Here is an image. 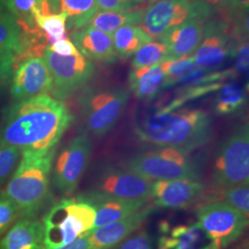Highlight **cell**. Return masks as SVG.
<instances>
[{
    "label": "cell",
    "instance_id": "1",
    "mask_svg": "<svg viewBox=\"0 0 249 249\" xmlns=\"http://www.w3.org/2000/svg\"><path fill=\"white\" fill-rule=\"evenodd\" d=\"M73 116L59 100L47 94L9 107L0 123V142L20 152H45L55 148Z\"/></svg>",
    "mask_w": 249,
    "mask_h": 249
},
{
    "label": "cell",
    "instance_id": "2",
    "mask_svg": "<svg viewBox=\"0 0 249 249\" xmlns=\"http://www.w3.org/2000/svg\"><path fill=\"white\" fill-rule=\"evenodd\" d=\"M135 133L142 142L190 152L211 142L213 125L202 110L163 107L143 116L136 124Z\"/></svg>",
    "mask_w": 249,
    "mask_h": 249
},
{
    "label": "cell",
    "instance_id": "3",
    "mask_svg": "<svg viewBox=\"0 0 249 249\" xmlns=\"http://www.w3.org/2000/svg\"><path fill=\"white\" fill-rule=\"evenodd\" d=\"M22 158L12 175L5 195L16 205L18 215L33 219L50 195V175L55 148L45 152H21Z\"/></svg>",
    "mask_w": 249,
    "mask_h": 249
},
{
    "label": "cell",
    "instance_id": "4",
    "mask_svg": "<svg viewBox=\"0 0 249 249\" xmlns=\"http://www.w3.org/2000/svg\"><path fill=\"white\" fill-rule=\"evenodd\" d=\"M95 210L83 199H63L43 218L44 246L55 249L71 244L93 229Z\"/></svg>",
    "mask_w": 249,
    "mask_h": 249
},
{
    "label": "cell",
    "instance_id": "5",
    "mask_svg": "<svg viewBox=\"0 0 249 249\" xmlns=\"http://www.w3.org/2000/svg\"><path fill=\"white\" fill-rule=\"evenodd\" d=\"M188 153L175 148L160 147L135 155L123 166L151 181L199 180L201 176L200 163L193 160Z\"/></svg>",
    "mask_w": 249,
    "mask_h": 249
},
{
    "label": "cell",
    "instance_id": "6",
    "mask_svg": "<svg viewBox=\"0 0 249 249\" xmlns=\"http://www.w3.org/2000/svg\"><path fill=\"white\" fill-rule=\"evenodd\" d=\"M130 91L124 87L91 89L80 98V112L85 128L95 137L111 131L122 115Z\"/></svg>",
    "mask_w": 249,
    "mask_h": 249
},
{
    "label": "cell",
    "instance_id": "7",
    "mask_svg": "<svg viewBox=\"0 0 249 249\" xmlns=\"http://www.w3.org/2000/svg\"><path fill=\"white\" fill-rule=\"evenodd\" d=\"M249 125L241 124L224 141L214 163L217 186L230 187L249 180Z\"/></svg>",
    "mask_w": 249,
    "mask_h": 249
},
{
    "label": "cell",
    "instance_id": "8",
    "mask_svg": "<svg viewBox=\"0 0 249 249\" xmlns=\"http://www.w3.org/2000/svg\"><path fill=\"white\" fill-rule=\"evenodd\" d=\"M43 59L51 74V93L56 100L67 98L86 84L94 73L93 64L81 53L60 55L46 48Z\"/></svg>",
    "mask_w": 249,
    "mask_h": 249
},
{
    "label": "cell",
    "instance_id": "9",
    "mask_svg": "<svg viewBox=\"0 0 249 249\" xmlns=\"http://www.w3.org/2000/svg\"><path fill=\"white\" fill-rule=\"evenodd\" d=\"M198 224L218 249L237 240L248 226L247 219L226 202L201 206L196 213Z\"/></svg>",
    "mask_w": 249,
    "mask_h": 249
},
{
    "label": "cell",
    "instance_id": "10",
    "mask_svg": "<svg viewBox=\"0 0 249 249\" xmlns=\"http://www.w3.org/2000/svg\"><path fill=\"white\" fill-rule=\"evenodd\" d=\"M92 144L89 136L81 134L68 143L54 162L53 184L63 194L73 192L89 165Z\"/></svg>",
    "mask_w": 249,
    "mask_h": 249
},
{
    "label": "cell",
    "instance_id": "11",
    "mask_svg": "<svg viewBox=\"0 0 249 249\" xmlns=\"http://www.w3.org/2000/svg\"><path fill=\"white\" fill-rule=\"evenodd\" d=\"M235 53L229 25L223 19H213L204 25L203 38L193 53L196 68L215 71Z\"/></svg>",
    "mask_w": 249,
    "mask_h": 249
},
{
    "label": "cell",
    "instance_id": "12",
    "mask_svg": "<svg viewBox=\"0 0 249 249\" xmlns=\"http://www.w3.org/2000/svg\"><path fill=\"white\" fill-rule=\"evenodd\" d=\"M152 181L130 170L107 165L101 170L94 191L105 196L139 202L151 198Z\"/></svg>",
    "mask_w": 249,
    "mask_h": 249
},
{
    "label": "cell",
    "instance_id": "13",
    "mask_svg": "<svg viewBox=\"0 0 249 249\" xmlns=\"http://www.w3.org/2000/svg\"><path fill=\"white\" fill-rule=\"evenodd\" d=\"M196 17L190 0H159L143 12L141 25L151 39H161L188 19Z\"/></svg>",
    "mask_w": 249,
    "mask_h": 249
},
{
    "label": "cell",
    "instance_id": "14",
    "mask_svg": "<svg viewBox=\"0 0 249 249\" xmlns=\"http://www.w3.org/2000/svg\"><path fill=\"white\" fill-rule=\"evenodd\" d=\"M53 80L43 58H33L16 70L10 92L18 101L35 98L51 92Z\"/></svg>",
    "mask_w": 249,
    "mask_h": 249
},
{
    "label": "cell",
    "instance_id": "15",
    "mask_svg": "<svg viewBox=\"0 0 249 249\" xmlns=\"http://www.w3.org/2000/svg\"><path fill=\"white\" fill-rule=\"evenodd\" d=\"M204 186L199 180L177 179L152 182L151 197L159 208L185 209L202 195Z\"/></svg>",
    "mask_w": 249,
    "mask_h": 249
},
{
    "label": "cell",
    "instance_id": "16",
    "mask_svg": "<svg viewBox=\"0 0 249 249\" xmlns=\"http://www.w3.org/2000/svg\"><path fill=\"white\" fill-rule=\"evenodd\" d=\"M153 209L151 206H147L122 220L92 229L87 233L92 247L94 249L115 248L142 226L144 221L153 212Z\"/></svg>",
    "mask_w": 249,
    "mask_h": 249
},
{
    "label": "cell",
    "instance_id": "17",
    "mask_svg": "<svg viewBox=\"0 0 249 249\" xmlns=\"http://www.w3.org/2000/svg\"><path fill=\"white\" fill-rule=\"evenodd\" d=\"M73 43L82 55L96 62L114 64L118 59L112 36L93 27L85 25L72 31Z\"/></svg>",
    "mask_w": 249,
    "mask_h": 249
},
{
    "label": "cell",
    "instance_id": "18",
    "mask_svg": "<svg viewBox=\"0 0 249 249\" xmlns=\"http://www.w3.org/2000/svg\"><path fill=\"white\" fill-rule=\"evenodd\" d=\"M80 198L89 203L95 210L93 229L122 220L135 213L147 203L105 196L94 190Z\"/></svg>",
    "mask_w": 249,
    "mask_h": 249
},
{
    "label": "cell",
    "instance_id": "19",
    "mask_svg": "<svg viewBox=\"0 0 249 249\" xmlns=\"http://www.w3.org/2000/svg\"><path fill=\"white\" fill-rule=\"evenodd\" d=\"M203 21L199 18H190L160 39L167 45L165 60L194 53L203 38Z\"/></svg>",
    "mask_w": 249,
    "mask_h": 249
},
{
    "label": "cell",
    "instance_id": "20",
    "mask_svg": "<svg viewBox=\"0 0 249 249\" xmlns=\"http://www.w3.org/2000/svg\"><path fill=\"white\" fill-rule=\"evenodd\" d=\"M160 230L162 234L158 241V249H217L198 223L178 225L170 230L163 224Z\"/></svg>",
    "mask_w": 249,
    "mask_h": 249
},
{
    "label": "cell",
    "instance_id": "21",
    "mask_svg": "<svg viewBox=\"0 0 249 249\" xmlns=\"http://www.w3.org/2000/svg\"><path fill=\"white\" fill-rule=\"evenodd\" d=\"M43 224L23 218L15 223L0 241V249H44Z\"/></svg>",
    "mask_w": 249,
    "mask_h": 249
},
{
    "label": "cell",
    "instance_id": "22",
    "mask_svg": "<svg viewBox=\"0 0 249 249\" xmlns=\"http://www.w3.org/2000/svg\"><path fill=\"white\" fill-rule=\"evenodd\" d=\"M130 89L142 101H151L164 89L165 77L160 65L132 69L128 77Z\"/></svg>",
    "mask_w": 249,
    "mask_h": 249
},
{
    "label": "cell",
    "instance_id": "23",
    "mask_svg": "<svg viewBox=\"0 0 249 249\" xmlns=\"http://www.w3.org/2000/svg\"><path fill=\"white\" fill-rule=\"evenodd\" d=\"M144 10L133 9L124 11H98L87 25L93 27L110 36L124 26L141 24Z\"/></svg>",
    "mask_w": 249,
    "mask_h": 249
},
{
    "label": "cell",
    "instance_id": "24",
    "mask_svg": "<svg viewBox=\"0 0 249 249\" xmlns=\"http://www.w3.org/2000/svg\"><path fill=\"white\" fill-rule=\"evenodd\" d=\"M112 38L117 57L122 59L130 57L142 46L152 40L140 26L122 27L113 34Z\"/></svg>",
    "mask_w": 249,
    "mask_h": 249
},
{
    "label": "cell",
    "instance_id": "25",
    "mask_svg": "<svg viewBox=\"0 0 249 249\" xmlns=\"http://www.w3.org/2000/svg\"><path fill=\"white\" fill-rule=\"evenodd\" d=\"M60 13L67 16L69 30H76L87 25L99 11L95 0H58Z\"/></svg>",
    "mask_w": 249,
    "mask_h": 249
},
{
    "label": "cell",
    "instance_id": "26",
    "mask_svg": "<svg viewBox=\"0 0 249 249\" xmlns=\"http://www.w3.org/2000/svg\"><path fill=\"white\" fill-rule=\"evenodd\" d=\"M247 103L245 88L237 82H228L219 89L214 110L220 116H229L239 112Z\"/></svg>",
    "mask_w": 249,
    "mask_h": 249
},
{
    "label": "cell",
    "instance_id": "27",
    "mask_svg": "<svg viewBox=\"0 0 249 249\" xmlns=\"http://www.w3.org/2000/svg\"><path fill=\"white\" fill-rule=\"evenodd\" d=\"M34 19L36 26L45 34L48 46L59 40L68 38L66 32V14L56 13L41 15L39 13H36L34 14Z\"/></svg>",
    "mask_w": 249,
    "mask_h": 249
},
{
    "label": "cell",
    "instance_id": "28",
    "mask_svg": "<svg viewBox=\"0 0 249 249\" xmlns=\"http://www.w3.org/2000/svg\"><path fill=\"white\" fill-rule=\"evenodd\" d=\"M160 68L165 77L164 89H167L178 84L179 80L196 69V66L193 54H190L176 59L164 60L160 63Z\"/></svg>",
    "mask_w": 249,
    "mask_h": 249
},
{
    "label": "cell",
    "instance_id": "29",
    "mask_svg": "<svg viewBox=\"0 0 249 249\" xmlns=\"http://www.w3.org/2000/svg\"><path fill=\"white\" fill-rule=\"evenodd\" d=\"M134 54L131 63L132 69L160 65L166 58L167 45L160 40L156 42L151 41L142 46Z\"/></svg>",
    "mask_w": 249,
    "mask_h": 249
},
{
    "label": "cell",
    "instance_id": "30",
    "mask_svg": "<svg viewBox=\"0 0 249 249\" xmlns=\"http://www.w3.org/2000/svg\"><path fill=\"white\" fill-rule=\"evenodd\" d=\"M21 38L22 31L15 17L9 13H3L0 16V46L15 54L20 49Z\"/></svg>",
    "mask_w": 249,
    "mask_h": 249
},
{
    "label": "cell",
    "instance_id": "31",
    "mask_svg": "<svg viewBox=\"0 0 249 249\" xmlns=\"http://www.w3.org/2000/svg\"><path fill=\"white\" fill-rule=\"evenodd\" d=\"M226 203L237 210L247 219L249 213V183H243L232 187H226L224 192Z\"/></svg>",
    "mask_w": 249,
    "mask_h": 249
},
{
    "label": "cell",
    "instance_id": "32",
    "mask_svg": "<svg viewBox=\"0 0 249 249\" xmlns=\"http://www.w3.org/2000/svg\"><path fill=\"white\" fill-rule=\"evenodd\" d=\"M20 153L18 148L0 142V185L15 168Z\"/></svg>",
    "mask_w": 249,
    "mask_h": 249
},
{
    "label": "cell",
    "instance_id": "33",
    "mask_svg": "<svg viewBox=\"0 0 249 249\" xmlns=\"http://www.w3.org/2000/svg\"><path fill=\"white\" fill-rule=\"evenodd\" d=\"M41 0H12L14 17L18 18V24L21 27L36 26L34 19L36 11Z\"/></svg>",
    "mask_w": 249,
    "mask_h": 249
},
{
    "label": "cell",
    "instance_id": "34",
    "mask_svg": "<svg viewBox=\"0 0 249 249\" xmlns=\"http://www.w3.org/2000/svg\"><path fill=\"white\" fill-rule=\"evenodd\" d=\"M231 0H193L196 17L202 20L226 11Z\"/></svg>",
    "mask_w": 249,
    "mask_h": 249
},
{
    "label": "cell",
    "instance_id": "35",
    "mask_svg": "<svg viewBox=\"0 0 249 249\" xmlns=\"http://www.w3.org/2000/svg\"><path fill=\"white\" fill-rule=\"evenodd\" d=\"M18 212L14 204L5 194L0 195V235L8 230L9 226L15 222Z\"/></svg>",
    "mask_w": 249,
    "mask_h": 249
},
{
    "label": "cell",
    "instance_id": "36",
    "mask_svg": "<svg viewBox=\"0 0 249 249\" xmlns=\"http://www.w3.org/2000/svg\"><path fill=\"white\" fill-rule=\"evenodd\" d=\"M113 249H152V239L147 231H141L122 241Z\"/></svg>",
    "mask_w": 249,
    "mask_h": 249
},
{
    "label": "cell",
    "instance_id": "37",
    "mask_svg": "<svg viewBox=\"0 0 249 249\" xmlns=\"http://www.w3.org/2000/svg\"><path fill=\"white\" fill-rule=\"evenodd\" d=\"M99 9L104 11H124L133 10L136 6L144 0H95Z\"/></svg>",
    "mask_w": 249,
    "mask_h": 249
},
{
    "label": "cell",
    "instance_id": "38",
    "mask_svg": "<svg viewBox=\"0 0 249 249\" xmlns=\"http://www.w3.org/2000/svg\"><path fill=\"white\" fill-rule=\"evenodd\" d=\"M249 0H231L226 9L229 19H233L238 24L249 18Z\"/></svg>",
    "mask_w": 249,
    "mask_h": 249
},
{
    "label": "cell",
    "instance_id": "39",
    "mask_svg": "<svg viewBox=\"0 0 249 249\" xmlns=\"http://www.w3.org/2000/svg\"><path fill=\"white\" fill-rule=\"evenodd\" d=\"M249 43L246 39L241 41L238 50L236 53V61H235V73L245 75L249 71Z\"/></svg>",
    "mask_w": 249,
    "mask_h": 249
},
{
    "label": "cell",
    "instance_id": "40",
    "mask_svg": "<svg viewBox=\"0 0 249 249\" xmlns=\"http://www.w3.org/2000/svg\"><path fill=\"white\" fill-rule=\"evenodd\" d=\"M47 49L52 51L53 53H58L60 55H78L80 54L77 47L72 43L71 41L68 38L59 40L53 45L47 46Z\"/></svg>",
    "mask_w": 249,
    "mask_h": 249
},
{
    "label": "cell",
    "instance_id": "41",
    "mask_svg": "<svg viewBox=\"0 0 249 249\" xmlns=\"http://www.w3.org/2000/svg\"><path fill=\"white\" fill-rule=\"evenodd\" d=\"M94 249L92 247L89 237L87 234L81 235L80 237H78L76 240L73 241L71 244L59 247V248H55V249Z\"/></svg>",
    "mask_w": 249,
    "mask_h": 249
},
{
    "label": "cell",
    "instance_id": "42",
    "mask_svg": "<svg viewBox=\"0 0 249 249\" xmlns=\"http://www.w3.org/2000/svg\"><path fill=\"white\" fill-rule=\"evenodd\" d=\"M13 71L12 66H2L0 67V88L4 87L9 83V79Z\"/></svg>",
    "mask_w": 249,
    "mask_h": 249
},
{
    "label": "cell",
    "instance_id": "43",
    "mask_svg": "<svg viewBox=\"0 0 249 249\" xmlns=\"http://www.w3.org/2000/svg\"><path fill=\"white\" fill-rule=\"evenodd\" d=\"M14 62V53H8L0 54V67L2 66H12Z\"/></svg>",
    "mask_w": 249,
    "mask_h": 249
},
{
    "label": "cell",
    "instance_id": "44",
    "mask_svg": "<svg viewBox=\"0 0 249 249\" xmlns=\"http://www.w3.org/2000/svg\"><path fill=\"white\" fill-rule=\"evenodd\" d=\"M0 9H6L12 16H14V9L12 0H0Z\"/></svg>",
    "mask_w": 249,
    "mask_h": 249
},
{
    "label": "cell",
    "instance_id": "45",
    "mask_svg": "<svg viewBox=\"0 0 249 249\" xmlns=\"http://www.w3.org/2000/svg\"><path fill=\"white\" fill-rule=\"evenodd\" d=\"M13 53V52H11V51H9L8 49H6V48H4V47H1V46H0V54H4V53Z\"/></svg>",
    "mask_w": 249,
    "mask_h": 249
},
{
    "label": "cell",
    "instance_id": "46",
    "mask_svg": "<svg viewBox=\"0 0 249 249\" xmlns=\"http://www.w3.org/2000/svg\"><path fill=\"white\" fill-rule=\"evenodd\" d=\"M249 249V247H248V245H243L242 246V248L240 249Z\"/></svg>",
    "mask_w": 249,
    "mask_h": 249
},
{
    "label": "cell",
    "instance_id": "47",
    "mask_svg": "<svg viewBox=\"0 0 249 249\" xmlns=\"http://www.w3.org/2000/svg\"><path fill=\"white\" fill-rule=\"evenodd\" d=\"M148 1H149V3H150V4H152V3L157 2V1H159V0H148Z\"/></svg>",
    "mask_w": 249,
    "mask_h": 249
},
{
    "label": "cell",
    "instance_id": "48",
    "mask_svg": "<svg viewBox=\"0 0 249 249\" xmlns=\"http://www.w3.org/2000/svg\"><path fill=\"white\" fill-rule=\"evenodd\" d=\"M2 14H3V13H2V10H1V9H0V16H1V15H2Z\"/></svg>",
    "mask_w": 249,
    "mask_h": 249
},
{
    "label": "cell",
    "instance_id": "49",
    "mask_svg": "<svg viewBox=\"0 0 249 249\" xmlns=\"http://www.w3.org/2000/svg\"></svg>",
    "mask_w": 249,
    "mask_h": 249
}]
</instances>
